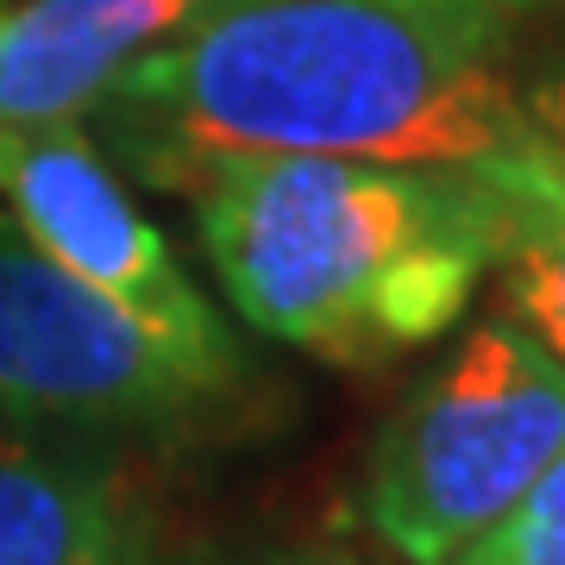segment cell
<instances>
[{
  "mask_svg": "<svg viewBox=\"0 0 565 565\" xmlns=\"http://www.w3.org/2000/svg\"><path fill=\"white\" fill-rule=\"evenodd\" d=\"M177 195L226 302L345 371L452 333L497 264V202L471 163L233 151L195 163Z\"/></svg>",
  "mask_w": 565,
  "mask_h": 565,
  "instance_id": "cell-2",
  "label": "cell"
},
{
  "mask_svg": "<svg viewBox=\"0 0 565 565\" xmlns=\"http://www.w3.org/2000/svg\"><path fill=\"white\" fill-rule=\"evenodd\" d=\"M0 565H158V515L120 465L0 434Z\"/></svg>",
  "mask_w": 565,
  "mask_h": 565,
  "instance_id": "cell-7",
  "label": "cell"
},
{
  "mask_svg": "<svg viewBox=\"0 0 565 565\" xmlns=\"http://www.w3.org/2000/svg\"><path fill=\"white\" fill-rule=\"evenodd\" d=\"M527 114H534V126L565 151V76H546L541 88L527 95Z\"/></svg>",
  "mask_w": 565,
  "mask_h": 565,
  "instance_id": "cell-10",
  "label": "cell"
},
{
  "mask_svg": "<svg viewBox=\"0 0 565 565\" xmlns=\"http://www.w3.org/2000/svg\"><path fill=\"white\" fill-rule=\"evenodd\" d=\"M0 202L25 239L51 252L63 270H76L88 289L114 296L195 364L245 377L226 321L177 264L151 214L126 195V182L114 177L102 145L82 132V120L0 132Z\"/></svg>",
  "mask_w": 565,
  "mask_h": 565,
  "instance_id": "cell-5",
  "label": "cell"
},
{
  "mask_svg": "<svg viewBox=\"0 0 565 565\" xmlns=\"http://www.w3.org/2000/svg\"><path fill=\"white\" fill-rule=\"evenodd\" d=\"M553 0H221L95 102L151 189L233 151L484 163L534 126L515 44Z\"/></svg>",
  "mask_w": 565,
  "mask_h": 565,
  "instance_id": "cell-1",
  "label": "cell"
},
{
  "mask_svg": "<svg viewBox=\"0 0 565 565\" xmlns=\"http://www.w3.org/2000/svg\"><path fill=\"white\" fill-rule=\"evenodd\" d=\"M245 565H359V559L340 553V546H277V553H258Z\"/></svg>",
  "mask_w": 565,
  "mask_h": 565,
  "instance_id": "cell-11",
  "label": "cell"
},
{
  "mask_svg": "<svg viewBox=\"0 0 565 565\" xmlns=\"http://www.w3.org/2000/svg\"><path fill=\"white\" fill-rule=\"evenodd\" d=\"M221 0H25L0 13V132L82 120L107 82Z\"/></svg>",
  "mask_w": 565,
  "mask_h": 565,
  "instance_id": "cell-6",
  "label": "cell"
},
{
  "mask_svg": "<svg viewBox=\"0 0 565 565\" xmlns=\"http://www.w3.org/2000/svg\"><path fill=\"white\" fill-rule=\"evenodd\" d=\"M497 202V282L509 321L565 359V151L522 126L484 163H471Z\"/></svg>",
  "mask_w": 565,
  "mask_h": 565,
  "instance_id": "cell-8",
  "label": "cell"
},
{
  "mask_svg": "<svg viewBox=\"0 0 565 565\" xmlns=\"http://www.w3.org/2000/svg\"><path fill=\"white\" fill-rule=\"evenodd\" d=\"M440 565H565V452Z\"/></svg>",
  "mask_w": 565,
  "mask_h": 565,
  "instance_id": "cell-9",
  "label": "cell"
},
{
  "mask_svg": "<svg viewBox=\"0 0 565 565\" xmlns=\"http://www.w3.org/2000/svg\"><path fill=\"white\" fill-rule=\"evenodd\" d=\"M233 390L239 377L177 352L0 221V415L182 434L214 422Z\"/></svg>",
  "mask_w": 565,
  "mask_h": 565,
  "instance_id": "cell-4",
  "label": "cell"
},
{
  "mask_svg": "<svg viewBox=\"0 0 565 565\" xmlns=\"http://www.w3.org/2000/svg\"><path fill=\"white\" fill-rule=\"evenodd\" d=\"M565 452V359L522 321H478L371 446L364 522L403 565H440Z\"/></svg>",
  "mask_w": 565,
  "mask_h": 565,
  "instance_id": "cell-3",
  "label": "cell"
}]
</instances>
